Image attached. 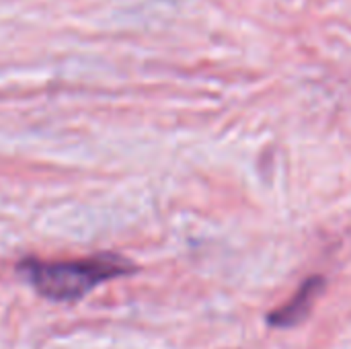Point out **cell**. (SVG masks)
<instances>
[{
	"label": "cell",
	"instance_id": "cell-2",
	"mask_svg": "<svg viewBox=\"0 0 351 349\" xmlns=\"http://www.w3.org/2000/svg\"><path fill=\"white\" fill-rule=\"evenodd\" d=\"M323 288H325V280L321 276L308 278L296 290V294L288 302H284L280 309H276V311L269 313L267 323L271 327H278V329H288V327L300 325L308 317V313L313 311V306H315L317 298L321 296Z\"/></svg>",
	"mask_w": 351,
	"mask_h": 349
},
{
	"label": "cell",
	"instance_id": "cell-1",
	"mask_svg": "<svg viewBox=\"0 0 351 349\" xmlns=\"http://www.w3.org/2000/svg\"><path fill=\"white\" fill-rule=\"evenodd\" d=\"M19 267L27 274L33 288L43 298L53 302L80 300L97 286L134 272V265L117 255H97L68 261L27 259Z\"/></svg>",
	"mask_w": 351,
	"mask_h": 349
}]
</instances>
